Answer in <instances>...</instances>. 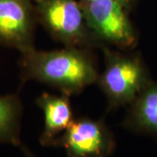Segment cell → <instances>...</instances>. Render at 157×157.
<instances>
[{"label": "cell", "instance_id": "6da1fadb", "mask_svg": "<svg viewBox=\"0 0 157 157\" xmlns=\"http://www.w3.org/2000/svg\"><path fill=\"white\" fill-rule=\"evenodd\" d=\"M93 50L66 47L52 51L35 48L21 53L23 81L47 84L68 96L78 94L97 81L99 72Z\"/></svg>", "mask_w": 157, "mask_h": 157}, {"label": "cell", "instance_id": "7a4b0ae2", "mask_svg": "<svg viewBox=\"0 0 157 157\" xmlns=\"http://www.w3.org/2000/svg\"><path fill=\"white\" fill-rule=\"evenodd\" d=\"M104 69L96 83L107 98L108 110L129 106L151 82L146 66L139 55L125 53L108 45L101 48Z\"/></svg>", "mask_w": 157, "mask_h": 157}, {"label": "cell", "instance_id": "3957f363", "mask_svg": "<svg viewBox=\"0 0 157 157\" xmlns=\"http://www.w3.org/2000/svg\"><path fill=\"white\" fill-rule=\"evenodd\" d=\"M34 6L38 23L64 46L88 50L103 47L88 27L79 0H39Z\"/></svg>", "mask_w": 157, "mask_h": 157}, {"label": "cell", "instance_id": "277c9868", "mask_svg": "<svg viewBox=\"0 0 157 157\" xmlns=\"http://www.w3.org/2000/svg\"><path fill=\"white\" fill-rule=\"evenodd\" d=\"M87 25L103 45L120 50L134 48L137 33L126 6L116 0L80 1Z\"/></svg>", "mask_w": 157, "mask_h": 157}, {"label": "cell", "instance_id": "5b68a950", "mask_svg": "<svg viewBox=\"0 0 157 157\" xmlns=\"http://www.w3.org/2000/svg\"><path fill=\"white\" fill-rule=\"evenodd\" d=\"M55 146L62 147L67 157H108L114 150L115 140L102 121L82 117L73 120Z\"/></svg>", "mask_w": 157, "mask_h": 157}, {"label": "cell", "instance_id": "8992f818", "mask_svg": "<svg viewBox=\"0 0 157 157\" xmlns=\"http://www.w3.org/2000/svg\"><path fill=\"white\" fill-rule=\"evenodd\" d=\"M38 24L32 0H0V45L20 53L33 49Z\"/></svg>", "mask_w": 157, "mask_h": 157}, {"label": "cell", "instance_id": "52a82bcc", "mask_svg": "<svg viewBox=\"0 0 157 157\" xmlns=\"http://www.w3.org/2000/svg\"><path fill=\"white\" fill-rule=\"evenodd\" d=\"M70 96L43 93L37 99L38 107L44 113V130L39 141L42 146H54L56 140L73 122V114Z\"/></svg>", "mask_w": 157, "mask_h": 157}, {"label": "cell", "instance_id": "ba28073f", "mask_svg": "<svg viewBox=\"0 0 157 157\" xmlns=\"http://www.w3.org/2000/svg\"><path fill=\"white\" fill-rule=\"evenodd\" d=\"M123 126L157 138V83L151 81L129 105Z\"/></svg>", "mask_w": 157, "mask_h": 157}, {"label": "cell", "instance_id": "9c48e42d", "mask_svg": "<svg viewBox=\"0 0 157 157\" xmlns=\"http://www.w3.org/2000/svg\"><path fill=\"white\" fill-rule=\"evenodd\" d=\"M22 105L16 94L0 96V143L20 146Z\"/></svg>", "mask_w": 157, "mask_h": 157}, {"label": "cell", "instance_id": "30bf717a", "mask_svg": "<svg viewBox=\"0 0 157 157\" xmlns=\"http://www.w3.org/2000/svg\"><path fill=\"white\" fill-rule=\"evenodd\" d=\"M80 1H93V0H80ZM116 1H119L121 2V4H123L124 6H126L128 9H131L133 5L136 3L138 0H116Z\"/></svg>", "mask_w": 157, "mask_h": 157}, {"label": "cell", "instance_id": "8fae6325", "mask_svg": "<svg viewBox=\"0 0 157 157\" xmlns=\"http://www.w3.org/2000/svg\"><path fill=\"white\" fill-rule=\"evenodd\" d=\"M20 148H21V150H22L23 154L25 155V157H37L35 155H34L33 153H32V152L30 151V149H28L25 146H21L20 145Z\"/></svg>", "mask_w": 157, "mask_h": 157}, {"label": "cell", "instance_id": "7c38bea8", "mask_svg": "<svg viewBox=\"0 0 157 157\" xmlns=\"http://www.w3.org/2000/svg\"><path fill=\"white\" fill-rule=\"evenodd\" d=\"M32 1H33V3H36V2H37V1H39V0H32Z\"/></svg>", "mask_w": 157, "mask_h": 157}]
</instances>
